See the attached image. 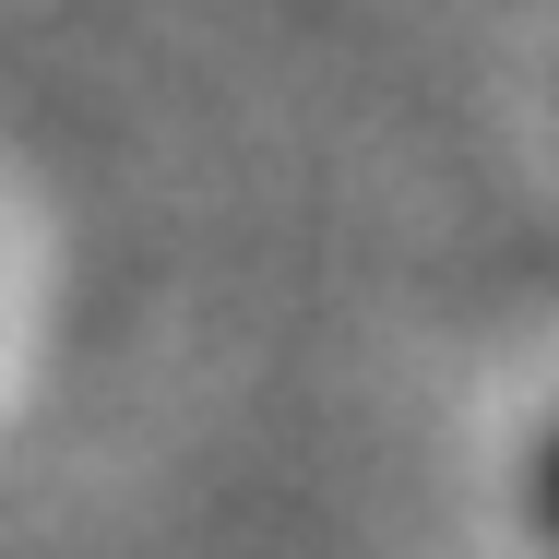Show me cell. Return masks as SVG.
<instances>
[{
	"mask_svg": "<svg viewBox=\"0 0 559 559\" xmlns=\"http://www.w3.org/2000/svg\"><path fill=\"white\" fill-rule=\"evenodd\" d=\"M524 512H536V536L559 548V429H548L536 452H524Z\"/></svg>",
	"mask_w": 559,
	"mask_h": 559,
	"instance_id": "1",
	"label": "cell"
}]
</instances>
